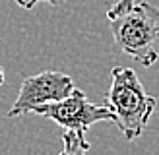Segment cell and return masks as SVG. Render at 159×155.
<instances>
[{
	"label": "cell",
	"instance_id": "obj_1",
	"mask_svg": "<svg viewBox=\"0 0 159 155\" xmlns=\"http://www.w3.org/2000/svg\"><path fill=\"white\" fill-rule=\"evenodd\" d=\"M155 97L146 91L132 68L115 66L111 70V87L105 95V107L115 113V124L128 142H134L142 136L155 111Z\"/></svg>",
	"mask_w": 159,
	"mask_h": 155
},
{
	"label": "cell",
	"instance_id": "obj_2",
	"mask_svg": "<svg viewBox=\"0 0 159 155\" xmlns=\"http://www.w3.org/2000/svg\"><path fill=\"white\" fill-rule=\"evenodd\" d=\"M109 23L118 51L126 52L146 68L157 62L159 52L155 51V41L159 37V29L142 4H134L122 16L109 20Z\"/></svg>",
	"mask_w": 159,
	"mask_h": 155
},
{
	"label": "cell",
	"instance_id": "obj_3",
	"mask_svg": "<svg viewBox=\"0 0 159 155\" xmlns=\"http://www.w3.org/2000/svg\"><path fill=\"white\" fill-rule=\"evenodd\" d=\"M33 113L51 118L64 130L80 132V134H85L91 128V124L95 122H103V120L116 122V116L109 107L105 105L99 107V105L91 103L82 89H74L62 101H54V103L37 107Z\"/></svg>",
	"mask_w": 159,
	"mask_h": 155
},
{
	"label": "cell",
	"instance_id": "obj_4",
	"mask_svg": "<svg viewBox=\"0 0 159 155\" xmlns=\"http://www.w3.org/2000/svg\"><path fill=\"white\" fill-rule=\"evenodd\" d=\"M74 89L76 85L72 78L62 72L45 70L35 76H29L21 82L18 99L14 101L12 108L8 111V116L14 118V116H21L25 113H33L41 105L66 99Z\"/></svg>",
	"mask_w": 159,
	"mask_h": 155
},
{
	"label": "cell",
	"instance_id": "obj_5",
	"mask_svg": "<svg viewBox=\"0 0 159 155\" xmlns=\"http://www.w3.org/2000/svg\"><path fill=\"white\" fill-rule=\"evenodd\" d=\"M62 142H64V149H62L60 155H87V151H89V147H91L89 142L84 138V134L72 132V130L64 132Z\"/></svg>",
	"mask_w": 159,
	"mask_h": 155
},
{
	"label": "cell",
	"instance_id": "obj_6",
	"mask_svg": "<svg viewBox=\"0 0 159 155\" xmlns=\"http://www.w3.org/2000/svg\"><path fill=\"white\" fill-rule=\"evenodd\" d=\"M132 6H134V0H116V2L107 10V18L115 20V18H118V16H122L124 12H128Z\"/></svg>",
	"mask_w": 159,
	"mask_h": 155
},
{
	"label": "cell",
	"instance_id": "obj_7",
	"mask_svg": "<svg viewBox=\"0 0 159 155\" xmlns=\"http://www.w3.org/2000/svg\"><path fill=\"white\" fill-rule=\"evenodd\" d=\"M16 2H18V6L29 10V8H33V6L39 4V2H47V4H51V6H60V4H64L66 0H16Z\"/></svg>",
	"mask_w": 159,
	"mask_h": 155
},
{
	"label": "cell",
	"instance_id": "obj_8",
	"mask_svg": "<svg viewBox=\"0 0 159 155\" xmlns=\"http://www.w3.org/2000/svg\"><path fill=\"white\" fill-rule=\"evenodd\" d=\"M142 6H144V10L152 16V20L155 21V25H157V29H159V8H155V6H152V4H148V2H142Z\"/></svg>",
	"mask_w": 159,
	"mask_h": 155
},
{
	"label": "cell",
	"instance_id": "obj_9",
	"mask_svg": "<svg viewBox=\"0 0 159 155\" xmlns=\"http://www.w3.org/2000/svg\"><path fill=\"white\" fill-rule=\"evenodd\" d=\"M2 83H4V68L0 66V85H2Z\"/></svg>",
	"mask_w": 159,
	"mask_h": 155
}]
</instances>
